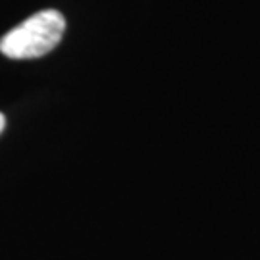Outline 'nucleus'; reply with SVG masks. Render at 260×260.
I'll list each match as a JSON object with an SVG mask.
<instances>
[{
  "instance_id": "2",
  "label": "nucleus",
  "mask_w": 260,
  "mask_h": 260,
  "mask_svg": "<svg viewBox=\"0 0 260 260\" xmlns=\"http://www.w3.org/2000/svg\"><path fill=\"white\" fill-rule=\"evenodd\" d=\"M4 127H6V118H4V114L0 112V133L4 131Z\"/></svg>"
},
{
  "instance_id": "1",
  "label": "nucleus",
  "mask_w": 260,
  "mask_h": 260,
  "mask_svg": "<svg viewBox=\"0 0 260 260\" xmlns=\"http://www.w3.org/2000/svg\"><path fill=\"white\" fill-rule=\"evenodd\" d=\"M64 29L66 19L58 10L37 12L0 39V52L12 60L41 58L58 47Z\"/></svg>"
}]
</instances>
